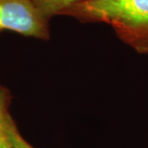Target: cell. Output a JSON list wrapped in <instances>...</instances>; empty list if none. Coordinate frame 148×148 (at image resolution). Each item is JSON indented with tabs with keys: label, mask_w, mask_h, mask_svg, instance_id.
Segmentation results:
<instances>
[{
	"label": "cell",
	"mask_w": 148,
	"mask_h": 148,
	"mask_svg": "<svg viewBox=\"0 0 148 148\" xmlns=\"http://www.w3.org/2000/svg\"><path fill=\"white\" fill-rule=\"evenodd\" d=\"M10 91L7 88L0 85V148H16L12 143L7 129V118L10 114Z\"/></svg>",
	"instance_id": "3957f363"
},
{
	"label": "cell",
	"mask_w": 148,
	"mask_h": 148,
	"mask_svg": "<svg viewBox=\"0 0 148 148\" xmlns=\"http://www.w3.org/2000/svg\"><path fill=\"white\" fill-rule=\"evenodd\" d=\"M48 22L31 0H0V32L12 31L26 37L48 40Z\"/></svg>",
	"instance_id": "7a4b0ae2"
},
{
	"label": "cell",
	"mask_w": 148,
	"mask_h": 148,
	"mask_svg": "<svg viewBox=\"0 0 148 148\" xmlns=\"http://www.w3.org/2000/svg\"><path fill=\"white\" fill-rule=\"evenodd\" d=\"M62 16L110 25L124 43L148 54V0H83Z\"/></svg>",
	"instance_id": "6da1fadb"
},
{
	"label": "cell",
	"mask_w": 148,
	"mask_h": 148,
	"mask_svg": "<svg viewBox=\"0 0 148 148\" xmlns=\"http://www.w3.org/2000/svg\"><path fill=\"white\" fill-rule=\"evenodd\" d=\"M83 0H31L41 16L48 20L55 16H62L64 12Z\"/></svg>",
	"instance_id": "277c9868"
},
{
	"label": "cell",
	"mask_w": 148,
	"mask_h": 148,
	"mask_svg": "<svg viewBox=\"0 0 148 148\" xmlns=\"http://www.w3.org/2000/svg\"><path fill=\"white\" fill-rule=\"evenodd\" d=\"M7 129L12 143L16 148H35L22 137L11 114H9L7 118Z\"/></svg>",
	"instance_id": "5b68a950"
}]
</instances>
